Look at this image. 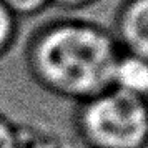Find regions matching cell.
<instances>
[{
  "label": "cell",
  "instance_id": "obj_1",
  "mask_svg": "<svg viewBox=\"0 0 148 148\" xmlns=\"http://www.w3.org/2000/svg\"><path fill=\"white\" fill-rule=\"evenodd\" d=\"M120 47L97 22L63 17L43 23L28 38L25 65L47 93L75 103L112 87Z\"/></svg>",
  "mask_w": 148,
  "mask_h": 148
},
{
  "label": "cell",
  "instance_id": "obj_2",
  "mask_svg": "<svg viewBox=\"0 0 148 148\" xmlns=\"http://www.w3.org/2000/svg\"><path fill=\"white\" fill-rule=\"evenodd\" d=\"M73 128L87 148H148V100L110 87L77 103Z\"/></svg>",
  "mask_w": 148,
  "mask_h": 148
},
{
  "label": "cell",
  "instance_id": "obj_3",
  "mask_svg": "<svg viewBox=\"0 0 148 148\" xmlns=\"http://www.w3.org/2000/svg\"><path fill=\"white\" fill-rule=\"evenodd\" d=\"M112 34L121 52L148 60V0H121Z\"/></svg>",
  "mask_w": 148,
  "mask_h": 148
},
{
  "label": "cell",
  "instance_id": "obj_4",
  "mask_svg": "<svg viewBox=\"0 0 148 148\" xmlns=\"http://www.w3.org/2000/svg\"><path fill=\"white\" fill-rule=\"evenodd\" d=\"M112 87L128 95L148 100V60L120 52L113 68Z\"/></svg>",
  "mask_w": 148,
  "mask_h": 148
},
{
  "label": "cell",
  "instance_id": "obj_5",
  "mask_svg": "<svg viewBox=\"0 0 148 148\" xmlns=\"http://www.w3.org/2000/svg\"><path fill=\"white\" fill-rule=\"evenodd\" d=\"M18 22L0 0V58L14 48L18 37Z\"/></svg>",
  "mask_w": 148,
  "mask_h": 148
},
{
  "label": "cell",
  "instance_id": "obj_6",
  "mask_svg": "<svg viewBox=\"0 0 148 148\" xmlns=\"http://www.w3.org/2000/svg\"><path fill=\"white\" fill-rule=\"evenodd\" d=\"M27 128L0 113V148H25Z\"/></svg>",
  "mask_w": 148,
  "mask_h": 148
},
{
  "label": "cell",
  "instance_id": "obj_7",
  "mask_svg": "<svg viewBox=\"0 0 148 148\" xmlns=\"http://www.w3.org/2000/svg\"><path fill=\"white\" fill-rule=\"evenodd\" d=\"M2 3L17 20H22L43 14L52 5V0H2Z\"/></svg>",
  "mask_w": 148,
  "mask_h": 148
},
{
  "label": "cell",
  "instance_id": "obj_8",
  "mask_svg": "<svg viewBox=\"0 0 148 148\" xmlns=\"http://www.w3.org/2000/svg\"><path fill=\"white\" fill-rule=\"evenodd\" d=\"M97 0H52V5L60 7L62 10H68V12H75V10H82L90 5H93Z\"/></svg>",
  "mask_w": 148,
  "mask_h": 148
}]
</instances>
